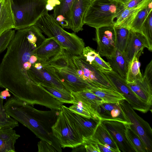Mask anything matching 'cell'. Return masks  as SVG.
Segmentation results:
<instances>
[{"label":"cell","mask_w":152,"mask_h":152,"mask_svg":"<svg viewBox=\"0 0 152 152\" xmlns=\"http://www.w3.org/2000/svg\"><path fill=\"white\" fill-rule=\"evenodd\" d=\"M127 83L132 91L140 99L144 102L152 105V81L143 77L141 80Z\"/></svg>","instance_id":"obj_20"},{"label":"cell","mask_w":152,"mask_h":152,"mask_svg":"<svg viewBox=\"0 0 152 152\" xmlns=\"http://www.w3.org/2000/svg\"><path fill=\"white\" fill-rule=\"evenodd\" d=\"M89 139L94 142L97 145L100 152H114L109 147L101 143L91 137Z\"/></svg>","instance_id":"obj_40"},{"label":"cell","mask_w":152,"mask_h":152,"mask_svg":"<svg viewBox=\"0 0 152 152\" xmlns=\"http://www.w3.org/2000/svg\"><path fill=\"white\" fill-rule=\"evenodd\" d=\"M89 91L101 98L104 102L115 103L125 100L121 94L114 90L93 88Z\"/></svg>","instance_id":"obj_27"},{"label":"cell","mask_w":152,"mask_h":152,"mask_svg":"<svg viewBox=\"0 0 152 152\" xmlns=\"http://www.w3.org/2000/svg\"><path fill=\"white\" fill-rule=\"evenodd\" d=\"M54 136L61 148H75L83 145V140L61 109L52 127Z\"/></svg>","instance_id":"obj_6"},{"label":"cell","mask_w":152,"mask_h":152,"mask_svg":"<svg viewBox=\"0 0 152 152\" xmlns=\"http://www.w3.org/2000/svg\"><path fill=\"white\" fill-rule=\"evenodd\" d=\"M34 25L48 37L54 40L72 55H82L85 45L83 39L75 33L64 30L53 15L49 14L48 12L46 13L38 19Z\"/></svg>","instance_id":"obj_3"},{"label":"cell","mask_w":152,"mask_h":152,"mask_svg":"<svg viewBox=\"0 0 152 152\" xmlns=\"http://www.w3.org/2000/svg\"><path fill=\"white\" fill-rule=\"evenodd\" d=\"M60 4L54 8L53 16L63 28L70 29V10L74 0H58Z\"/></svg>","instance_id":"obj_21"},{"label":"cell","mask_w":152,"mask_h":152,"mask_svg":"<svg viewBox=\"0 0 152 152\" xmlns=\"http://www.w3.org/2000/svg\"><path fill=\"white\" fill-rule=\"evenodd\" d=\"M119 104L131 129L140 138L148 152H151L152 129L149 124L135 112L126 100L120 101Z\"/></svg>","instance_id":"obj_7"},{"label":"cell","mask_w":152,"mask_h":152,"mask_svg":"<svg viewBox=\"0 0 152 152\" xmlns=\"http://www.w3.org/2000/svg\"><path fill=\"white\" fill-rule=\"evenodd\" d=\"M93 39L97 45V52L100 56L110 59L115 54V34L114 26H105L96 29Z\"/></svg>","instance_id":"obj_12"},{"label":"cell","mask_w":152,"mask_h":152,"mask_svg":"<svg viewBox=\"0 0 152 152\" xmlns=\"http://www.w3.org/2000/svg\"><path fill=\"white\" fill-rule=\"evenodd\" d=\"M147 0H130L124 4L125 8H131L137 6Z\"/></svg>","instance_id":"obj_41"},{"label":"cell","mask_w":152,"mask_h":152,"mask_svg":"<svg viewBox=\"0 0 152 152\" xmlns=\"http://www.w3.org/2000/svg\"><path fill=\"white\" fill-rule=\"evenodd\" d=\"M124 8V4L115 0H92L85 14L84 24L96 29L114 26V19Z\"/></svg>","instance_id":"obj_4"},{"label":"cell","mask_w":152,"mask_h":152,"mask_svg":"<svg viewBox=\"0 0 152 152\" xmlns=\"http://www.w3.org/2000/svg\"><path fill=\"white\" fill-rule=\"evenodd\" d=\"M37 61L38 58L37 56L34 54L31 56L29 59V61L32 64L35 63Z\"/></svg>","instance_id":"obj_44"},{"label":"cell","mask_w":152,"mask_h":152,"mask_svg":"<svg viewBox=\"0 0 152 152\" xmlns=\"http://www.w3.org/2000/svg\"><path fill=\"white\" fill-rule=\"evenodd\" d=\"M115 34V49L124 53L129 38L131 31L121 26H114Z\"/></svg>","instance_id":"obj_29"},{"label":"cell","mask_w":152,"mask_h":152,"mask_svg":"<svg viewBox=\"0 0 152 152\" xmlns=\"http://www.w3.org/2000/svg\"><path fill=\"white\" fill-rule=\"evenodd\" d=\"M141 33L145 37L147 42L148 50H152V11L148 15L142 26Z\"/></svg>","instance_id":"obj_35"},{"label":"cell","mask_w":152,"mask_h":152,"mask_svg":"<svg viewBox=\"0 0 152 152\" xmlns=\"http://www.w3.org/2000/svg\"><path fill=\"white\" fill-rule=\"evenodd\" d=\"M107 61L112 70L126 80L129 63L124 53L116 49L114 55Z\"/></svg>","instance_id":"obj_25"},{"label":"cell","mask_w":152,"mask_h":152,"mask_svg":"<svg viewBox=\"0 0 152 152\" xmlns=\"http://www.w3.org/2000/svg\"><path fill=\"white\" fill-rule=\"evenodd\" d=\"M91 137L108 147L113 151L114 152H121L115 142L108 131L102 124L101 121Z\"/></svg>","instance_id":"obj_26"},{"label":"cell","mask_w":152,"mask_h":152,"mask_svg":"<svg viewBox=\"0 0 152 152\" xmlns=\"http://www.w3.org/2000/svg\"><path fill=\"white\" fill-rule=\"evenodd\" d=\"M101 122L111 135L121 152H135L127 139L126 124L113 120H101Z\"/></svg>","instance_id":"obj_13"},{"label":"cell","mask_w":152,"mask_h":152,"mask_svg":"<svg viewBox=\"0 0 152 152\" xmlns=\"http://www.w3.org/2000/svg\"><path fill=\"white\" fill-rule=\"evenodd\" d=\"M118 2H119L124 4H125L130 0H115Z\"/></svg>","instance_id":"obj_46"},{"label":"cell","mask_w":152,"mask_h":152,"mask_svg":"<svg viewBox=\"0 0 152 152\" xmlns=\"http://www.w3.org/2000/svg\"><path fill=\"white\" fill-rule=\"evenodd\" d=\"M71 92L73 99L78 100L90 106L96 112L97 107L104 103L101 98L89 90Z\"/></svg>","instance_id":"obj_28"},{"label":"cell","mask_w":152,"mask_h":152,"mask_svg":"<svg viewBox=\"0 0 152 152\" xmlns=\"http://www.w3.org/2000/svg\"><path fill=\"white\" fill-rule=\"evenodd\" d=\"M82 55L88 63L96 69L101 71L112 70L109 63L103 60L97 51L89 46L84 48Z\"/></svg>","instance_id":"obj_24"},{"label":"cell","mask_w":152,"mask_h":152,"mask_svg":"<svg viewBox=\"0 0 152 152\" xmlns=\"http://www.w3.org/2000/svg\"><path fill=\"white\" fill-rule=\"evenodd\" d=\"M0 64V87L7 89L16 99L33 106L42 99L44 91L29 79V61L38 47L31 43L27 28L17 30Z\"/></svg>","instance_id":"obj_1"},{"label":"cell","mask_w":152,"mask_h":152,"mask_svg":"<svg viewBox=\"0 0 152 152\" xmlns=\"http://www.w3.org/2000/svg\"><path fill=\"white\" fill-rule=\"evenodd\" d=\"M141 54L135 55L129 63L126 80L127 83H132L142 79L143 76L140 70L138 61Z\"/></svg>","instance_id":"obj_32"},{"label":"cell","mask_w":152,"mask_h":152,"mask_svg":"<svg viewBox=\"0 0 152 152\" xmlns=\"http://www.w3.org/2000/svg\"><path fill=\"white\" fill-rule=\"evenodd\" d=\"M32 65L35 69L38 70H40L43 68L42 64L40 62L37 61L33 64Z\"/></svg>","instance_id":"obj_45"},{"label":"cell","mask_w":152,"mask_h":152,"mask_svg":"<svg viewBox=\"0 0 152 152\" xmlns=\"http://www.w3.org/2000/svg\"><path fill=\"white\" fill-rule=\"evenodd\" d=\"M92 0H74L70 10V29L75 32L83 30L85 14Z\"/></svg>","instance_id":"obj_14"},{"label":"cell","mask_w":152,"mask_h":152,"mask_svg":"<svg viewBox=\"0 0 152 152\" xmlns=\"http://www.w3.org/2000/svg\"><path fill=\"white\" fill-rule=\"evenodd\" d=\"M1 95L4 99L6 98V97H10L11 96L8 90L6 89L5 90L1 92Z\"/></svg>","instance_id":"obj_43"},{"label":"cell","mask_w":152,"mask_h":152,"mask_svg":"<svg viewBox=\"0 0 152 152\" xmlns=\"http://www.w3.org/2000/svg\"><path fill=\"white\" fill-rule=\"evenodd\" d=\"M15 33V30L10 29L4 32L0 35V53L7 49Z\"/></svg>","instance_id":"obj_36"},{"label":"cell","mask_w":152,"mask_h":152,"mask_svg":"<svg viewBox=\"0 0 152 152\" xmlns=\"http://www.w3.org/2000/svg\"><path fill=\"white\" fill-rule=\"evenodd\" d=\"M38 152H58L51 145L43 140H41L38 143Z\"/></svg>","instance_id":"obj_38"},{"label":"cell","mask_w":152,"mask_h":152,"mask_svg":"<svg viewBox=\"0 0 152 152\" xmlns=\"http://www.w3.org/2000/svg\"><path fill=\"white\" fill-rule=\"evenodd\" d=\"M73 100V104L68 107L70 110L83 116L94 118L91 114L84 108L78 101L75 100Z\"/></svg>","instance_id":"obj_37"},{"label":"cell","mask_w":152,"mask_h":152,"mask_svg":"<svg viewBox=\"0 0 152 152\" xmlns=\"http://www.w3.org/2000/svg\"><path fill=\"white\" fill-rule=\"evenodd\" d=\"M61 109L82 137L83 143L92 137L101 121L99 119L88 118L74 113L63 104L61 106Z\"/></svg>","instance_id":"obj_10"},{"label":"cell","mask_w":152,"mask_h":152,"mask_svg":"<svg viewBox=\"0 0 152 152\" xmlns=\"http://www.w3.org/2000/svg\"><path fill=\"white\" fill-rule=\"evenodd\" d=\"M60 2L58 0H48L46 5V8L48 11L53 10L55 7L59 4Z\"/></svg>","instance_id":"obj_42"},{"label":"cell","mask_w":152,"mask_h":152,"mask_svg":"<svg viewBox=\"0 0 152 152\" xmlns=\"http://www.w3.org/2000/svg\"><path fill=\"white\" fill-rule=\"evenodd\" d=\"M41 63L48 72L62 83L70 92L89 90L94 88L71 71L45 63Z\"/></svg>","instance_id":"obj_9"},{"label":"cell","mask_w":152,"mask_h":152,"mask_svg":"<svg viewBox=\"0 0 152 152\" xmlns=\"http://www.w3.org/2000/svg\"><path fill=\"white\" fill-rule=\"evenodd\" d=\"M145 48L148 49V46L144 36L140 33L131 31L129 40L124 52L129 63L135 55L142 53Z\"/></svg>","instance_id":"obj_17"},{"label":"cell","mask_w":152,"mask_h":152,"mask_svg":"<svg viewBox=\"0 0 152 152\" xmlns=\"http://www.w3.org/2000/svg\"><path fill=\"white\" fill-rule=\"evenodd\" d=\"M129 124H125L126 136L129 142L135 152H148L142 140L131 129Z\"/></svg>","instance_id":"obj_31"},{"label":"cell","mask_w":152,"mask_h":152,"mask_svg":"<svg viewBox=\"0 0 152 152\" xmlns=\"http://www.w3.org/2000/svg\"><path fill=\"white\" fill-rule=\"evenodd\" d=\"M3 100L0 90V127H7L14 128L18 126V121L6 113L3 105Z\"/></svg>","instance_id":"obj_34"},{"label":"cell","mask_w":152,"mask_h":152,"mask_svg":"<svg viewBox=\"0 0 152 152\" xmlns=\"http://www.w3.org/2000/svg\"><path fill=\"white\" fill-rule=\"evenodd\" d=\"M29 79L33 83L42 84L54 87L64 91L71 92L61 82L55 78L43 67L37 70L33 66L28 71Z\"/></svg>","instance_id":"obj_15"},{"label":"cell","mask_w":152,"mask_h":152,"mask_svg":"<svg viewBox=\"0 0 152 152\" xmlns=\"http://www.w3.org/2000/svg\"><path fill=\"white\" fill-rule=\"evenodd\" d=\"M63 48L54 40L48 37L37 48L35 55L38 58L37 62L45 63L58 54Z\"/></svg>","instance_id":"obj_18"},{"label":"cell","mask_w":152,"mask_h":152,"mask_svg":"<svg viewBox=\"0 0 152 152\" xmlns=\"http://www.w3.org/2000/svg\"><path fill=\"white\" fill-rule=\"evenodd\" d=\"M83 145L87 152H100L97 145L90 139L86 141Z\"/></svg>","instance_id":"obj_39"},{"label":"cell","mask_w":152,"mask_h":152,"mask_svg":"<svg viewBox=\"0 0 152 152\" xmlns=\"http://www.w3.org/2000/svg\"><path fill=\"white\" fill-rule=\"evenodd\" d=\"M20 137L13 128L0 127V152H15V144Z\"/></svg>","instance_id":"obj_23"},{"label":"cell","mask_w":152,"mask_h":152,"mask_svg":"<svg viewBox=\"0 0 152 152\" xmlns=\"http://www.w3.org/2000/svg\"><path fill=\"white\" fill-rule=\"evenodd\" d=\"M72 57L75 66L83 70L85 76L89 80L90 84L93 87L117 91L102 72L88 63L82 55L78 56L72 55Z\"/></svg>","instance_id":"obj_11"},{"label":"cell","mask_w":152,"mask_h":152,"mask_svg":"<svg viewBox=\"0 0 152 152\" xmlns=\"http://www.w3.org/2000/svg\"><path fill=\"white\" fill-rule=\"evenodd\" d=\"M15 27V17L10 0H0V35Z\"/></svg>","instance_id":"obj_19"},{"label":"cell","mask_w":152,"mask_h":152,"mask_svg":"<svg viewBox=\"0 0 152 152\" xmlns=\"http://www.w3.org/2000/svg\"><path fill=\"white\" fill-rule=\"evenodd\" d=\"M152 0H147L140 5L131 8H124L117 17L114 26H121L130 29L131 25L139 12Z\"/></svg>","instance_id":"obj_22"},{"label":"cell","mask_w":152,"mask_h":152,"mask_svg":"<svg viewBox=\"0 0 152 152\" xmlns=\"http://www.w3.org/2000/svg\"><path fill=\"white\" fill-rule=\"evenodd\" d=\"M48 0H10L17 30L34 25L38 19L48 12Z\"/></svg>","instance_id":"obj_5"},{"label":"cell","mask_w":152,"mask_h":152,"mask_svg":"<svg viewBox=\"0 0 152 152\" xmlns=\"http://www.w3.org/2000/svg\"><path fill=\"white\" fill-rule=\"evenodd\" d=\"M96 112L101 120H113L129 123L121 110L119 102L112 103L104 102L97 108Z\"/></svg>","instance_id":"obj_16"},{"label":"cell","mask_w":152,"mask_h":152,"mask_svg":"<svg viewBox=\"0 0 152 152\" xmlns=\"http://www.w3.org/2000/svg\"><path fill=\"white\" fill-rule=\"evenodd\" d=\"M4 107L10 117L27 127L41 140L52 145L58 152L62 151L61 147L52 130L59 110H38L14 96L10 98Z\"/></svg>","instance_id":"obj_2"},{"label":"cell","mask_w":152,"mask_h":152,"mask_svg":"<svg viewBox=\"0 0 152 152\" xmlns=\"http://www.w3.org/2000/svg\"><path fill=\"white\" fill-rule=\"evenodd\" d=\"M102 72L134 110L143 113L150 110L152 105L140 99L132 91L126 80L118 74L112 70Z\"/></svg>","instance_id":"obj_8"},{"label":"cell","mask_w":152,"mask_h":152,"mask_svg":"<svg viewBox=\"0 0 152 152\" xmlns=\"http://www.w3.org/2000/svg\"><path fill=\"white\" fill-rule=\"evenodd\" d=\"M37 84L51 96L60 102L63 103L73 104V98L71 92L64 91L42 84Z\"/></svg>","instance_id":"obj_30"},{"label":"cell","mask_w":152,"mask_h":152,"mask_svg":"<svg viewBox=\"0 0 152 152\" xmlns=\"http://www.w3.org/2000/svg\"><path fill=\"white\" fill-rule=\"evenodd\" d=\"M152 11V1L139 12L131 25L130 30L141 33L142 25L148 15Z\"/></svg>","instance_id":"obj_33"}]
</instances>
